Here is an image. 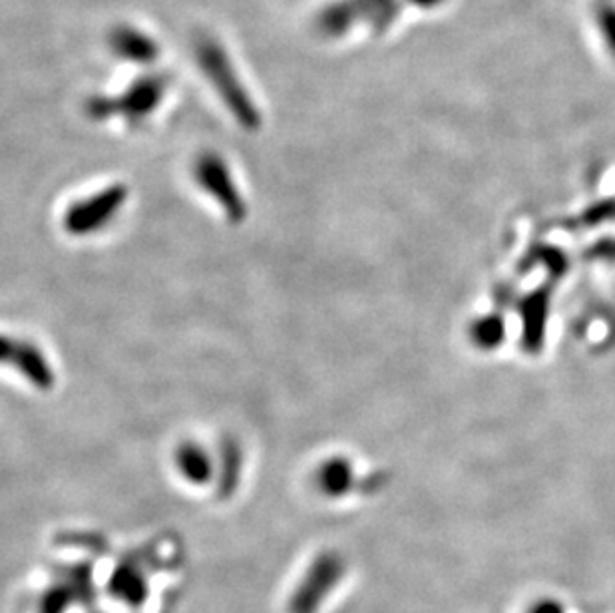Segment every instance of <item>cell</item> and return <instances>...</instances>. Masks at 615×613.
<instances>
[{"mask_svg":"<svg viewBox=\"0 0 615 613\" xmlns=\"http://www.w3.org/2000/svg\"><path fill=\"white\" fill-rule=\"evenodd\" d=\"M128 204V187L121 184L106 186L72 201L62 218V225L74 238H89L106 230L114 219L120 216L121 208Z\"/></svg>","mask_w":615,"mask_h":613,"instance_id":"obj_1","label":"cell"},{"mask_svg":"<svg viewBox=\"0 0 615 613\" xmlns=\"http://www.w3.org/2000/svg\"><path fill=\"white\" fill-rule=\"evenodd\" d=\"M196 184L208 194L225 213L231 223H242L247 218V204L242 189L235 184L230 165L218 153H201L194 165Z\"/></svg>","mask_w":615,"mask_h":613,"instance_id":"obj_2","label":"cell"},{"mask_svg":"<svg viewBox=\"0 0 615 613\" xmlns=\"http://www.w3.org/2000/svg\"><path fill=\"white\" fill-rule=\"evenodd\" d=\"M0 365L11 367L40 391H50L55 386L53 365L31 340L0 335Z\"/></svg>","mask_w":615,"mask_h":613,"instance_id":"obj_3","label":"cell"},{"mask_svg":"<svg viewBox=\"0 0 615 613\" xmlns=\"http://www.w3.org/2000/svg\"><path fill=\"white\" fill-rule=\"evenodd\" d=\"M160 99L162 86L158 82H143L126 92L121 99L92 104V114L98 118L108 114H124L128 120H142L160 104Z\"/></svg>","mask_w":615,"mask_h":613,"instance_id":"obj_4","label":"cell"},{"mask_svg":"<svg viewBox=\"0 0 615 613\" xmlns=\"http://www.w3.org/2000/svg\"><path fill=\"white\" fill-rule=\"evenodd\" d=\"M174 460H176L177 472L186 478L187 484L204 486L213 476V459L196 440H184L177 447Z\"/></svg>","mask_w":615,"mask_h":613,"instance_id":"obj_5","label":"cell"},{"mask_svg":"<svg viewBox=\"0 0 615 613\" xmlns=\"http://www.w3.org/2000/svg\"><path fill=\"white\" fill-rule=\"evenodd\" d=\"M532 613H561L560 603L544 602L534 608Z\"/></svg>","mask_w":615,"mask_h":613,"instance_id":"obj_6","label":"cell"}]
</instances>
